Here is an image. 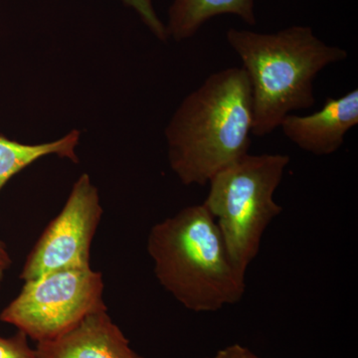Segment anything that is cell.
<instances>
[{
    "label": "cell",
    "instance_id": "obj_2",
    "mask_svg": "<svg viewBox=\"0 0 358 358\" xmlns=\"http://www.w3.org/2000/svg\"><path fill=\"white\" fill-rule=\"evenodd\" d=\"M226 39L248 77L255 136L272 134L294 110L312 108L315 78L348 56L345 49L322 41L306 25L273 33L230 28Z\"/></svg>",
    "mask_w": 358,
    "mask_h": 358
},
{
    "label": "cell",
    "instance_id": "obj_14",
    "mask_svg": "<svg viewBox=\"0 0 358 358\" xmlns=\"http://www.w3.org/2000/svg\"><path fill=\"white\" fill-rule=\"evenodd\" d=\"M11 264H13V261L7 251L6 245L0 239V288H1L6 271L10 267Z\"/></svg>",
    "mask_w": 358,
    "mask_h": 358
},
{
    "label": "cell",
    "instance_id": "obj_1",
    "mask_svg": "<svg viewBox=\"0 0 358 358\" xmlns=\"http://www.w3.org/2000/svg\"><path fill=\"white\" fill-rule=\"evenodd\" d=\"M251 88L243 68L217 71L183 99L166 126L169 166L185 185H206L249 154Z\"/></svg>",
    "mask_w": 358,
    "mask_h": 358
},
{
    "label": "cell",
    "instance_id": "obj_8",
    "mask_svg": "<svg viewBox=\"0 0 358 358\" xmlns=\"http://www.w3.org/2000/svg\"><path fill=\"white\" fill-rule=\"evenodd\" d=\"M108 310L90 313L74 329L34 348L36 358H143L129 345Z\"/></svg>",
    "mask_w": 358,
    "mask_h": 358
},
{
    "label": "cell",
    "instance_id": "obj_11",
    "mask_svg": "<svg viewBox=\"0 0 358 358\" xmlns=\"http://www.w3.org/2000/svg\"><path fill=\"white\" fill-rule=\"evenodd\" d=\"M122 1L138 14L143 24L147 26L148 29L157 39L162 42H166L169 40L166 23L160 20L152 0H122Z\"/></svg>",
    "mask_w": 358,
    "mask_h": 358
},
{
    "label": "cell",
    "instance_id": "obj_12",
    "mask_svg": "<svg viewBox=\"0 0 358 358\" xmlns=\"http://www.w3.org/2000/svg\"><path fill=\"white\" fill-rule=\"evenodd\" d=\"M0 358H36L34 348L21 331L8 338L0 336Z\"/></svg>",
    "mask_w": 358,
    "mask_h": 358
},
{
    "label": "cell",
    "instance_id": "obj_3",
    "mask_svg": "<svg viewBox=\"0 0 358 358\" xmlns=\"http://www.w3.org/2000/svg\"><path fill=\"white\" fill-rule=\"evenodd\" d=\"M147 247L157 281L187 310L217 312L243 298L246 274L233 263L215 218L203 203L155 224Z\"/></svg>",
    "mask_w": 358,
    "mask_h": 358
},
{
    "label": "cell",
    "instance_id": "obj_7",
    "mask_svg": "<svg viewBox=\"0 0 358 358\" xmlns=\"http://www.w3.org/2000/svg\"><path fill=\"white\" fill-rule=\"evenodd\" d=\"M358 124V90L327 98L322 109L307 115L289 114L279 128L294 145L315 155H329L345 143L346 134Z\"/></svg>",
    "mask_w": 358,
    "mask_h": 358
},
{
    "label": "cell",
    "instance_id": "obj_4",
    "mask_svg": "<svg viewBox=\"0 0 358 358\" xmlns=\"http://www.w3.org/2000/svg\"><path fill=\"white\" fill-rule=\"evenodd\" d=\"M291 162L287 155H245L209 181L204 205L215 218L233 263L246 274L268 226L282 211L274 194Z\"/></svg>",
    "mask_w": 358,
    "mask_h": 358
},
{
    "label": "cell",
    "instance_id": "obj_5",
    "mask_svg": "<svg viewBox=\"0 0 358 358\" xmlns=\"http://www.w3.org/2000/svg\"><path fill=\"white\" fill-rule=\"evenodd\" d=\"M103 275L90 267L65 268L25 282L20 294L0 313L37 343L59 338L90 313L108 310Z\"/></svg>",
    "mask_w": 358,
    "mask_h": 358
},
{
    "label": "cell",
    "instance_id": "obj_9",
    "mask_svg": "<svg viewBox=\"0 0 358 358\" xmlns=\"http://www.w3.org/2000/svg\"><path fill=\"white\" fill-rule=\"evenodd\" d=\"M255 6L256 0H173L166 23L169 39H190L205 23L221 15L237 16L248 25H256Z\"/></svg>",
    "mask_w": 358,
    "mask_h": 358
},
{
    "label": "cell",
    "instance_id": "obj_13",
    "mask_svg": "<svg viewBox=\"0 0 358 358\" xmlns=\"http://www.w3.org/2000/svg\"><path fill=\"white\" fill-rule=\"evenodd\" d=\"M206 358H261L246 346L234 343L221 348L210 357Z\"/></svg>",
    "mask_w": 358,
    "mask_h": 358
},
{
    "label": "cell",
    "instance_id": "obj_6",
    "mask_svg": "<svg viewBox=\"0 0 358 358\" xmlns=\"http://www.w3.org/2000/svg\"><path fill=\"white\" fill-rule=\"evenodd\" d=\"M103 215L98 188L87 173L73 185L60 213L45 228L21 271L31 281L65 268L90 267L91 246Z\"/></svg>",
    "mask_w": 358,
    "mask_h": 358
},
{
    "label": "cell",
    "instance_id": "obj_10",
    "mask_svg": "<svg viewBox=\"0 0 358 358\" xmlns=\"http://www.w3.org/2000/svg\"><path fill=\"white\" fill-rule=\"evenodd\" d=\"M80 138L81 133L77 129H73L59 140L38 145H25L0 136V192L14 176L47 155L79 162L76 148Z\"/></svg>",
    "mask_w": 358,
    "mask_h": 358
}]
</instances>
